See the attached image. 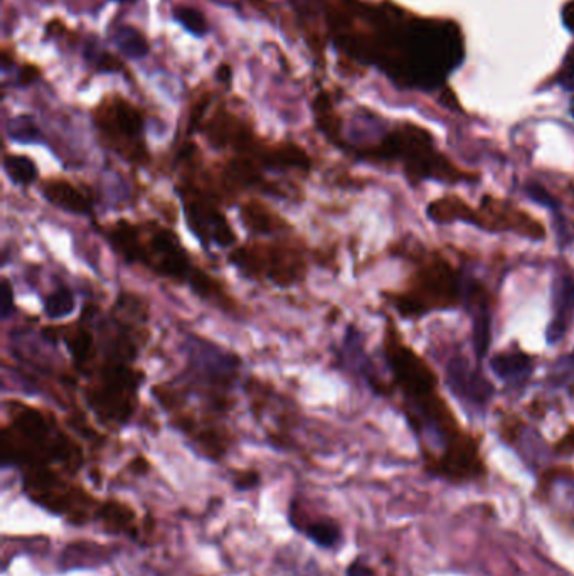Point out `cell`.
Segmentation results:
<instances>
[{"label":"cell","instance_id":"6da1fadb","mask_svg":"<svg viewBox=\"0 0 574 576\" xmlns=\"http://www.w3.org/2000/svg\"><path fill=\"white\" fill-rule=\"evenodd\" d=\"M305 44L315 54L376 68L394 85L435 90L462 61L453 24H418L388 4L362 0H285Z\"/></svg>","mask_w":574,"mask_h":576},{"label":"cell","instance_id":"7a4b0ae2","mask_svg":"<svg viewBox=\"0 0 574 576\" xmlns=\"http://www.w3.org/2000/svg\"><path fill=\"white\" fill-rule=\"evenodd\" d=\"M149 320L147 300L122 290L107 312L86 305L75 322L43 327L46 339L64 342L86 405L105 425L125 427L139 408L147 376L137 359L149 341Z\"/></svg>","mask_w":574,"mask_h":576},{"label":"cell","instance_id":"3957f363","mask_svg":"<svg viewBox=\"0 0 574 576\" xmlns=\"http://www.w3.org/2000/svg\"><path fill=\"white\" fill-rule=\"evenodd\" d=\"M383 351L391 373L388 395L398 393L399 408L415 433L425 474L452 486L489 479L482 433L460 422L440 390L435 369L406 342L391 317L384 327Z\"/></svg>","mask_w":574,"mask_h":576},{"label":"cell","instance_id":"277c9868","mask_svg":"<svg viewBox=\"0 0 574 576\" xmlns=\"http://www.w3.org/2000/svg\"><path fill=\"white\" fill-rule=\"evenodd\" d=\"M113 253L165 282L184 285L204 304L224 314L240 315L241 307L219 278L199 267L181 236L155 219H115L98 228Z\"/></svg>","mask_w":574,"mask_h":576},{"label":"cell","instance_id":"5b68a950","mask_svg":"<svg viewBox=\"0 0 574 576\" xmlns=\"http://www.w3.org/2000/svg\"><path fill=\"white\" fill-rule=\"evenodd\" d=\"M187 134L202 135L211 149L256 162L266 172L309 174L312 157L302 145L290 140L265 139L255 123L226 100L214 102L211 91H202L192 100L187 115Z\"/></svg>","mask_w":574,"mask_h":576},{"label":"cell","instance_id":"8992f818","mask_svg":"<svg viewBox=\"0 0 574 576\" xmlns=\"http://www.w3.org/2000/svg\"><path fill=\"white\" fill-rule=\"evenodd\" d=\"M347 155L367 164L396 167L411 186L425 181L475 184L480 179L477 172L463 171L448 159L436 147L433 135L415 123H398L386 130L376 142L352 147Z\"/></svg>","mask_w":574,"mask_h":576},{"label":"cell","instance_id":"52a82bcc","mask_svg":"<svg viewBox=\"0 0 574 576\" xmlns=\"http://www.w3.org/2000/svg\"><path fill=\"white\" fill-rule=\"evenodd\" d=\"M415 248L410 275L398 290L386 292L384 299L406 320L458 309L467 292L462 270L438 248Z\"/></svg>","mask_w":574,"mask_h":576},{"label":"cell","instance_id":"ba28073f","mask_svg":"<svg viewBox=\"0 0 574 576\" xmlns=\"http://www.w3.org/2000/svg\"><path fill=\"white\" fill-rule=\"evenodd\" d=\"M426 216L438 224L467 223L487 233H514L531 241H544L548 230L536 216L511 199L485 194L474 208L458 194H445L426 206Z\"/></svg>","mask_w":574,"mask_h":576},{"label":"cell","instance_id":"9c48e42d","mask_svg":"<svg viewBox=\"0 0 574 576\" xmlns=\"http://www.w3.org/2000/svg\"><path fill=\"white\" fill-rule=\"evenodd\" d=\"M228 263L241 277L277 288H292L305 282L312 265L309 248L293 235L236 245L229 250Z\"/></svg>","mask_w":574,"mask_h":576},{"label":"cell","instance_id":"30bf717a","mask_svg":"<svg viewBox=\"0 0 574 576\" xmlns=\"http://www.w3.org/2000/svg\"><path fill=\"white\" fill-rule=\"evenodd\" d=\"M91 123L96 140L110 154L117 155L133 167L150 164L147 140V115L130 98L110 91L91 108Z\"/></svg>","mask_w":574,"mask_h":576},{"label":"cell","instance_id":"8fae6325","mask_svg":"<svg viewBox=\"0 0 574 576\" xmlns=\"http://www.w3.org/2000/svg\"><path fill=\"white\" fill-rule=\"evenodd\" d=\"M187 228L206 250H231L238 245V233L224 213L223 204L201 187L179 179L176 186Z\"/></svg>","mask_w":574,"mask_h":576},{"label":"cell","instance_id":"7c38bea8","mask_svg":"<svg viewBox=\"0 0 574 576\" xmlns=\"http://www.w3.org/2000/svg\"><path fill=\"white\" fill-rule=\"evenodd\" d=\"M532 497L559 528L574 536V467L553 465L537 477Z\"/></svg>","mask_w":574,"mask_h":576},{"label":"cell","instance_id":"4fadbf2b","mask_svg":"<svg viewBox=\"0 0 574 576\" xmlns=\"http://www.w3.org/2000/svg\"><path fill=\"white\" fill-rule=\"evenodd\" d=\"M447 383L453 396L477 411H484L494 398V384L490 383L482 364H472L465 356H453L447 363Z\"/></svg>","mask_w":574,"mask_h":576},{"label":"cell","instance_id":"5bb4252c","mask_svg":"<svg viewBox=\"0 0 574 576\" xmlns=\"http://www.w3.org/2000/svg\"><path fill=\"white\" fill-rule=\"evenodd\" d=\"M463 304L474 320L475 358H477V363L482 364L485 356L489 354L490 342H492L494 295L482 280H468Z\"/></svg>","mask_w":574,"mask_h":576},{"label":"cell","instance_id":"9a60e30c","mask_svg":"<svg viewBox=\"0 0 574 576\" xmlns=\"http://www.w3.org/2000/svg\"><path fill=\"white\" fill-rule=\"evenodd\" d=\"M38 189L44 201L59 211L88 218L95 214V198L68 177H46L38 182Z\"/></svg>","mask_w":574,"mask_h":576},{"label":"cell","instance_id":"2e32d148","mask_svg":"<svg viewBox=\"0 0 574 576\" xmlns=\"http://www.w3.org/2000/svg\"><path fill=\"white\" fill-rule=\"evenodd\" d=\"M553 317L546 329V341L554 346L563 341L574 322V277L561 273L553 282Z\"/></svg>","mask_w":574,"mask_h":576},{"label":"cell","instance_id":"e0dca14e","mask_svg":"<svg viewBox=\"0 0 574 576\" xmlns=\"http://www.w3.org/2000/svg\"><path fill=\"white\" fill-rule=\"evenodd\" d=\"M536 368V359L529 352L524 351L517 342L511 347L495 352L490 358V369L492 373L504 381L511 388H522L531 379Z\"/></svg>","mask_w":574,"mask_h":576},{"label":"cell","instance_id":"ac0fdd59","mask_svg":"<svg viewBox=\"0 0 574 576\" xmlns=\"http://www.w3.org/2000/svg\"><path fill=\"white\" fill-rule=\"evenodd\" d=\"M240 216L241 223L250 236L273 238L288 235V231H292V224L260 199H248L241 204Z\"/></svg>","mask_w":574,"mask_h":576},{"label":"cell","instance_id":"d6986e66","mask_svg":"<svg viewBox=\"0 0 574 576\" xmlns=\"http://www.w3.org/2000/svg\"><path fill=\"white\" fill-rule=\"evenodd\" d=\"M80 54L81 58H83V63L95 75L128 76L125 59L120 54L112 53L98 36L81 38Z\"/></svg>","mask_w":574,"mask_h":576},{"label":"cell","instance_id":"ffe728a7","mask_svg":"<svg viewBox=\"0 0 574 576\" xmlns=\"http://www.w3.org/2000/svg\"><path fill=\"white\" fill-rule=\"evenodd\" d=\"M108 41L115 46L117 53L125 61H140L150 54L149 36L140 27L128 22L112 24L108 31Z\"/></svg>","mask_w":574,"mask_h":576},{"label":"cell","instance_id":"44dd1931","mask_svg":"<svg viewBox=\"0 0 574 576\" xmlns=\"http://www.w3.org/2000/svg\"><path fill=\"white\" fill-rule=\"evenodd\" d=\"M2 167L14 186H38V182L41 181L38 164L31 155L6 152L2 157Z\"/></svg>","mask_w":574,"mask_h":576},{"label":"cell","instance_id":"7402d4cb","mask_svg":"<svg viewBox=\"0 0 574 576\" xmlns=\"http://www.w3.org/2000/svg\"><path fill=\"white\" fill-rule=\"evenodd\" d=\"M172 21L179 24L192 38L204 39L211 34V22L206 12L199 7L177 4L172 7Z\"/></svg>","mask_w":574,"mask_h":576},{"label":"cell","instance_id":"603a6c76","mask_svg":"<svg viewBox=\"0 0 574 576\" xmlns=\"http://www.w3.org/2000/svg\"><path fill=\"white\" fill-rule=\"evenodd\" d=\"M76 310V295L70 287L59 285L44 295L43 312L49 319L61 320L70 317Z\"/></svg>","mask_w":574,"mask_h":576},{"label":"cell","instance_id":"cb8c5ba5","mask_svg":"<svg viewBox=\"0 0 574 576\" xmlns=\"http://www.w3.org/2000/svg\"><path fill=\"white\" fill-rule=\"evenodd\" d=\"M11 58L12 66L2 64V70H4V75L11 73L12 86L14 88H29V86L41 80L43 71H41L38 64L19 63L16 56H11Z\"/></svg>","mask_w":574,"mask_h":576},{"label":"cell","instance_id":"d4e9b609","mask_svg":"<svg viewBox=\"0 0 574 576\" xmlns=\"http://www.w3.org/2000/svg\"><path fill=\"white\" fill-rule=\"evenodd\" d=\"M305 533L315 544H319L320 548H335L342 539L341 528L329 519L307 524Z\"/></svg>","mask_w":574,"mask_h":576},{"label":"cell","instance_id":"484cf974","mask_svg":"<svg viewBox=\"0 0 574 576\" xmlns=\"http://www.w3.org/2000/svg\"><path fill=\"white\" fill-rule=\"evenodd\" d=\"M7 134L16 142H38L41 137L38 123L31 115H17L7 125Z\"/></svg>","mask_w":574,"mask_h":576},{"label":"cell","instance_id":"4316f807","mask_svg":"<svg viewBox=\"0 0 574 576\" xmlns=\"http://www.w3.org/2000/svg\"><path fill=\"white\" fill-rule=\"evenodd\" d=\"M14 310H16L14 288H12L9 278L2 277V285H0V315H2V319L7 320L12 317Z\"/></svg>","mask_w":574,"mask_h":576},{"label":"cell","instance_id":"83f0119b","mask_svg":"<svg viewBox=\"0 0 574 576\" xmlns=\"http://www.w3.org/2000/svg\"><path fill=\"white\" fill-rule=\"evenodd\" d=\"M553 452L561 457H574V423L553 443Z\"/></svg>","mask_w":574,"mask_h":576},{"label":"cell","instance_id":"f1b7e54d","mask_svg":"<svg viewBox=\"0 0 574 576\" xmlns=\"http://www.w3.org/2000/svg\"><path fill=\"white\" fill-rule=\"evenodd\" d=\"M559 85L564 90L574 91V46L569 49L568 56L564 59L563 70L558 76Z\"/></svg>","mask_w":574,"mask_h":576},{"label":"cell","instance_id":"f546056e","mask_svg":"<svg viewBox=\"0 0 574 576\" xmlns=\"http://www.w3.org/2000/svg\"><path fill=\"white\" fill-rule=\"evenodd\" d=\"M216 78L224 85H229L233 81V66L231 64L221 63L216 70Z\"/></svg>","mask_w":574,"mask_h":576},{"label":"cell","instance_id":"4dcf8cb0","mask_svg":"<svg viewBox=\"0 0 574 576\" xmlns=\"http://www.w3.org/2000/svg\"><path fill=\"white\" fill-rule=\"evenodd\" d=\"M563 22L568 31L574 32V0L566 4L563 9Z\"/></svg>","mask_w":574,"mask_h":576},{"label":"cell","instance_id":"1f68e13d","mask_svg":"<svg viewBox=\"0 0 574 576\" xmlns=\"http://www.w3.org/2000/svg\"><path fill=\"white\" fill-rule=\"evenodd\" d=\"M107 2H113V4H120V6H133V4H137L139 0H107Z\"/></svg>","mask_w":574,"mask_h":576},{"label":"cell","instance_id":"d6a6232c","mask_svg":"<svg viewBox=\"0 0 574 576\" xmlns=\"http://www.w3.org/2000/svg\"><path fill=\"white\" fill-rule=\"evenodd\" d=\"M571 115L574 117V98L571 100Z\"/></svg>","mask_w":574,"mask_h":576},{"label":"cell","instance_id":"836d02e7","mask_svg":"<svg viewBox=\"0 0 574 576\" xmlns=\"http://www.w3.org/2000/svg\"><path fill=\"white\" fill-rule=\"evenodd\" d=\"M571 191H573V192H574V181H573V182H571Z\"/></svg>","mask_w":574,"mask_h":576}]
</instances>
